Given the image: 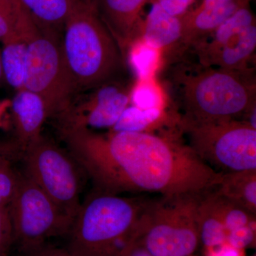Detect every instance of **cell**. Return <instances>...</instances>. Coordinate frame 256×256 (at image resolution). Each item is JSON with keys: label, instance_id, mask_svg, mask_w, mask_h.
Segmentation results:
<instances>
[{"label": "cell", "instance_id": "277c9868", "mask_svg": "<svg viewBox=\"0 0 256 256\" xmlns=\"http://www.w3.org/2000/svg\"><path fill=\"white\" fill-rule=\"evenodd\" d=\"M146 202L96 191L80 205L68 236L73 256H118L132 238Z\"/></svg>", "mask_w": 256, "mask_h": 256}, {"label": "cell", "instance_id": "44dd1931", "mask_svg": "<svg viewBox=\"0 0 256 256\" xmlns=\"http://www.w3.org/2000/svg\"><path fill=\"white\" fill-rule=\"evenodd\" d=\"M126 56L137 80H144L153 78L160 68L162 50L149 46L138 37L128 48Z\"/></svg>", "mask_w": 256, "mask_h": 256}, {"label": "cell", "instance_id": "4316f807", "mask_svg": "<svg viewBox=\"0 0 256 256\" xmlns=\"http://www.w3.org/2000/svg\"><path fill=\"white\" fill-rule=\"evenodd\" d=\"M256 224L234 229L227 234L226 242L232 247L245 250L256 244Z\"/></svg>", "mask_w": 256, "mask_h": 256}, {"label": "cell", "instance_id": "5bb4252c", "mask_svg": "<svg viewBox=\"0 0 256 256\" xmlns=\"http://www.w3.org/2000/svg\"><path fill=\"white\" fill-rule=\"evenodd\" d=\"M12 119L14 140L22 150L42 136V129L50 118L43 99L35 92L23 88L16 92L12 101Z\"/></svg>", "mask_w": 256, "mask_h": 256}, {"label": "cell", "instance_id": "6da1fadb", "mask_svg": "<svg viewBox=\"0 0 256 256\" xmlns=\"http://www.w3.org/2000/svg\"><path fill=\"white\" fill-rule=\"evenodd\" d=\"M60 131L96 191L202 195L213 190L223 174L176 138L149 132L101 134L72 126H60Z\"/></svg>", "mask_w": 256, "mask_h": 256}, {"label": "cell", "instance_id": "4dcf8cb0", "mask_svg": "<svg viewBox=\"0 0 256 256\" xmlns=\"http://www.w3.org/2000/svg\"><path fill=\"white\" fill-rule=\"evenodd\" d=\"M28 256H73L66 248H60L46 244L28 252Z\"/></svg>", "mask_w": 256, "mask_h": 256}, {"label": "cell", "instance_id": "f1b7e54d", "mask_svg": "<svg viewBox=\"0 0 256 256\" xmlns=\"http://www.w3.org/2000/svg\"><path fill=\"white\" fill-rule=\"evenodd\" d=\"M205 256H245L244 250L236 248L227 242L214 248H205Z\"/></svg>", "mask_w": 256, "mask_h": 256}, {"label": "cell", "instance_id": "8fae6325", "mask_svg": "<svg viewBox=\"0 0 256 256\" xmlns=\"http://www.w3.org/2000/svg\"><path fill=\"white\" fill-rule=\"evenodd\" d=\"M132 88L110 80L95 88L90 97L78 106H72L60 118V126L92 129L112 128L130 102Z\"/></svg>", "mask_w": 256, "mask_h": 256}, {"label": "cell", "instance_id": "7a4b0ae2", "mask_svg": "<svg viewBox=\"0 0 256 256\" xmlns=\"http://www.w3.org/2000/svg\"><path fill=\"white\" fill-rule=\"evenodd\" d=\"M162 55V82L178 120L206 122L244 119L256 106L254 70H232L200 64L188 50Z\"/></svg>", "mask_w": 256, "mask_h": 256}, {"label": "cell", "instance_id": "7c38bea8", "mask_svg": "<svg viewBox=\"0 0 256 256\" xmlns=\"http://www.w3.org/2000/svg\"><path fill=\"white\" fill-rule=\"evenodd\" d=\"M250 0H203L181 16L182 37L176 46L188 48L204 40Z\"/></svg>", "mask_w": 256, "mask_h": 256}, {"label": "cell", "instance_id": "d6a6232c", "mask_svg": "<svg viewBox=\"0 0 256 256\" xmlns=\"http://www.w3.org/2000/svg\"><path fill=\"white\" fill-rule=\"evenodd\" d=\"M191 256H194L193 255Z\"/></svg>", "mask_w": 256, "mask_h": 256}, {"label": "cell", "instance_id": "d6986e66", "mask_svg": "<svg viewBox=\"0 0 256 256\" xmlns=\"http://www.w3.org/2000/svg\"><path fill=\"white\" fill-rule=\"evenodd\" d=\"M30 37L14 36L1 43V60L5 84L16 92L24 88Z\"/></svg>", "mask_w": 256, "mask_h": 256}, {"label": "cell", "instance_id": "ba28073f", "mask_svg": "<svg viewBox=\"0 0 256 256\" xmlns=\"http://www.w3.org/2000/svg\"><path fill=\"white\" fill-rule=\"evenodd\" d=\"M22 158L24 172L74 220L82 205V185L73 156L42 134L24 148Z\"/></svg>", "mask_w": 256, "mask_h": 256}, {"label": "cell", "instance_id": "5b68a950", "mask_svg": "<svg viewBox=\"0 0 256 256\" xmlns=\"http://www.w3.org/2000/svg\"><path fill=\"white\" fill-rule=\"evenodd\" d=\"M200 196H162L160 200L146 202L133 237L152 256L193 255L200 244Z\"/></svg>", "mask_w": 256, "mask_h": 256}, {"label": "cell", "instance_id": "30bf717a", "mask_svg": "<svg viewBox=\"0 0 256 256\" xmlns=\"http://www.w3.org/2000/svg\"><path fill=\"white\" fill-rule=\"evenodd\" d=\"M188 50L200 64L232 70H254L256 22L250 4L226 20L210 36Z\"/></svg>", "mask_w": 256, "mask_h": 256}, {"label": "cell", "instance_id": "52a82bcc", "mask_svg": "<svg viewBox=\"0 0 256 256\" xmlns=\"http://www.w3.org/2000/svg\"><path fill=\"white\" fill-rule=\"evenodd\" d=\"M9 207L14 242L28 254L52 237L68 235L74 222L24 172Z\"/></svg>", "mask_w": 256, "mask_h": 256}, {"label": "cell", "instance_id": "1f68e13d", "mask_svg": "<svg viewBox=\"0 0 256 256\" xmlns=\"http://www.w3.org/2000/svg\"><path fill=\"white\" fill-rule=\"evenodd\" d=\"M5 84L4 75H3L2 66L1 60V47H0V85Z\"/></svg>", "mask_w": 256, "mask_h": 256}, {"label": "cell", "instance_id": "3957f363", "mask_svg": "<svg viewBox=\"0 0 256 256\" xmlns=\"http://www.w3.org/2000/svg\"><path fill=\"white\" fill-rule=\"evenodd\" d=\"M60 47L76 90L95 89L126 68V56L90 0H80L66 22Z\"/></svg>", "mask_w": 256, "mask_h": 256}, {"label": "cell", "instance_id": "8992f818", "mask_svg": "<svg viewBox=\"0 0 256 256\" xmlns=\"http://www.w3.org/2000/svg\"><path fill=\"white\" fill-rule=\"evenodd\" d=\"M178 124L188 136L186 144L215 171H256V129L246 121L178 120Z\"/></svg>", "mask_w": 256, "mask_h": 256}, {"label": "cell", "instance_id": "7402d4cb", "mask_svg": "<svg viewBox=\"0 0 256 256\" xmlns=\"http://www.w3.org/2000/svg\"><path fill=\"white\" fill-rule=\"evenodd\" d=\"M162 118L163 109H141L128 106L111 128V132H148Z\"/></svg>", "mask_w": 256, "mask_h": 256}, {"label": "cell", "instance_id": "cb8c5ba5", "mask_svg": "<svg viewBox=\"0 0 256 256\" xmlns=\"http://www.w3.org/2000/svg\"><path fill=\"white\" fill-rule=\"evenodd\" d=\"M215 194L218 202L220 216L228 233L234 229L256 224V214L222 198L216 194Z\"/></svg>", "mask_w": 256, "mask_h": 256}, {"label": "cell", "instance_id": "f546056e", "mask_svg": "<svg viewBox=\"0 0 256 256\" xmlns=\"http://www.w3.org/2000/svg\"><path fill=\"white\" fill-rule=\"evenodd\" d=\"M118 256H152L148 252V250L132 238L124 246V248L120 252Z\"/></svg>", "mask_w": 256, "mask_h": 256}, {"label": "cell", "instance_id": "9a60e30c", "mask_svg": "<svg viewBox=\"0 0 256 256\" xmlns=\"http://www.w3.org/2000/svg\"><path fill=\"white\" fill-rule=\"evenodd\" d=\"M139 37L156 50H169L178 45L182 37L181 16L170 14L154 0L146 21L142 22Z\"/></svg>", "mask_w": 256, "mask_h": 256}, {"label": "cell", "instance_id": "2e32d148", "mask_svg": "<svg viewBox=\"0 0 256 256\" xmlns=\"http://www.w3.org/2000/svg\"><path fill=\"white\" fill-rule=\"evenodd\" d=\"M80 0H18L43 33L62 38L66 22Z\"/></svg>", "mask_w": 256, "mask_h": 256}, {"label": "cell", "instance_id": "d4e9b609", "mask_svg": "<svg viewBox=\"0 0 256 256\" xmlns=\"http://www.w3.org/2000/svg\"><path fill=\"white\" fill-rule=\"evenodd\" d=\"M11 156L0 164V205L10 204L18 184L20 172L16 171L10 162Z\"/></svg>", "mask_w": 256, "mask_h": 256}, {"label": "cell", "instance_id": "ac0fdd59", "mask_svg": "<svg viewBox=\"0 0 256 256\" xmlns=\"http://www.w3.org/2000/svg\"><path fill=\"white\" fill-rule=\"evenodd\" d=\"M197 220L200 242L204 248L218 246L226 242L228 232L220 216L216 196L212 190L200 196Z\"/></svg>", "mask_w": 256, "mask_h": 256}, {"label": "cell", "instance_id": "9c48e42d", "mask_svg": "<svg viewBox=\"0 0 256 256\" xmlns=\"http://www.w3.org/2000/svg\"><path fill=\"white\" fill-rule=\"evenodd\" d=\"M24 88L43 99L50 117L60 118L73 105L76 88L64 62L60 38L40 30L28 38Z\"/></svg>", "mask_w": 256, "mask_h": 256}, {"label": "cell", "instance_id": "484cf974", "mask_svg": "<svg viewBox=\"0 0 256 256\" xmlns=\"http://www.w3.org/2000/svg\"><path fill=\"white\" fill-rule=\"evenodd\" d=\"M14 242L9 205H0V256H5Z\"/></svg>", "mask_w": 256, "mask_h": 256}, {"label": "cell", "instance_id": "603a6c76", "mask_svg": "<svg viewBox=\"0 0 256 256\" xmlns=\"http://www.w3.org/2000/svg\"><path fill=\"white\" fill-rule=\"evenodd\" d=\"M130 102L141 109H163L162 89L153 78L137 80L131 90Z\"/></svg>", "mask_w": 256, "mask_h": 256}, {"label": "cell", "instance_id": "83f0119b", "mask_svg": "<svg viewBox=\"0 0 256 256\" xmlns=\"http://www.w3.org/2000/svg\"><path fill=\"white\" fill-rule=\"evenodd\" d=\"M162 8L173 16H183L194 0H156Z\"/></svg>", "mask_w": 256, "mask_h": 256}, {"label": "cell", "instance_id": "e0dca14e", "mask_svg": "<svg viewBox=\"0 0 256 256\" xmlns=\"http://www.w3.org/2000/svg\"><path fill=\"white\" fill-rule=\"evenodd\" d=\"M212 191L256 214V170L223 173L220 182Z\"/></svg>", "mask_w": 256, "mask_h": 256}, {"label": "cell", "instance_id": "4fadbf2b", "mask_svg": "<svg viewBox=\"0 0 256 256\" xmlns=\"http://www.w3.org/2000/svg\"><path fill=\"white\" fill-rule=\"evenodd\" d=\"M149 0H90L99 18L126 57L130 46L140 35L141 12Z\"/></svg>", "mask_w": 256, "mask_h": 256}, {"label": "cell", "instance_id": "ffe728a7", "mask_svg": "<svg viewBox=\"0 0 256 256\" xmlns=\"http://www.w3.org/2000/svg\"><path fill=\"white\" fill-rule=\"evenodd\" d=\"M38 30L18 0H0V43L14 36L30 37Z\"/></svg>", "mask_w": 256, "mask_h": 256}]
</instances>
